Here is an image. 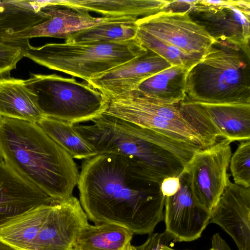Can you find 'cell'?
Instances as JSON below:
<instances>
[{
  "label": "cell",
  "instance_id": "cell-1",
  "mask_svg": "<svg viewBox=\"0 0 250 250\" xmlns=\"http://www.w3.org/2000/svg\"><path fill=\"white\" fill-rule=\"evenodd\" d=\"M77 186L80 204L95 224L149 235L164 220L165 197L159 187L124 156L97 154L84 160Z\"/></svg>",
  "mask_w": 250,
  "mask_h": 250
},
{
  "label": "cell",
  "instance_id": "cell-2",
  "mask_svg": "<svg viewBox=\"0 0 250 250\" xmlns=\"http://www.w3.org/2000/svg\"><path fill=\"white\" fill-rule=\"evenodd\" d=\"M90 122L73 126L97 154L125 157L159 187L164 179L180 176L193 155L203 149L104 113Z\"/></svg>",
  "mask_w": 250,
  "mask_h": 250
},
{
  "label": "cell",
  "instance_id": "cell-3",
  "mask_svg": "<svg viewBox=\"0 0 250 250\" xmlns=\"http://www.w3.org/2000/svg\"><path fill=\"white\" fill-rule=\"evenodd\" d=\"M5 163L56 200L72 196L80 173L74 159L36 124L0 117Z\"/></svg>",
  "mask_w": 250,
  "mask_h": 250
},
{
  "label": "cell",
  "instance_id": "cell-4",
  "mask_svg": "<svg viewBox=\"0 0 250 250\" xmlns=\"http://www.w3.org/2000/svg\"><path fill=\"white\" fill-rule=\"evenodd\" d=\"M183 102L250 104V51L215 41L188 69Z\"/></svg>",
  "mask_w": 250,
  "mask_h": 250
},
{
  "label": "cell",
  "instance_id": "cell-5",
  "mask_svg": "<svg viewBox=\"0 0 250 250\" xmlns=\"http://www.w3.org/2000/svg\"><path fill=\"white\" fill-rule=\"evenodd\" d=\"M147 49L135 37L111 43H47L24 49V57L49 69L88 82L106 72L145 54Z\"/></svg>",
  "mask_w": 250,
  "mask_h": 250
},
{
  "label": "cell",
  "instance_id": "cell-6",
  "mask_svg": "<svg viewBox=\"0 0 250 250\" xmlns=\"http://www.w3.org/2000/svg\"><path fill=\"white\" fill-rule=\"evenodd\" d=\"M25 81L38 96L44 117L80 124L99 116L108 105V98L87 82L56 74L32 73Z\"/></svg>",
  "mask_w": 250,
  "mask_h": 250
},
{
  "label": "cell",
  "instance_id": "cell-7",
  "mask_svg": "<svg viewBox=\"0 0 250 250\" xmlns=\"http://www.w3.org/2000/svg\"><path fill=\"white\" fill-rule=\"evenodd\" d=\"M231 143L223 139L196 152L182 172L194 200L210 212L229 181L228 170L232 155Z\"/></svg>",
  "mask_w": 250,
  "mask_h": 250
},
{
  "label": "cell",
  "instance_id": "cell-8",
  "mask_svg": "<svg viewBox=\"0 0 250 250\" xmlns=\"http://www.w3.org/2000/svg\"><path fill=\"white\" fill-rule=\"evenodd\" d=\"M107 108L103 113L150 129L172 139L208 148L218 138L195 127L169 121L156 115L148 100L133 91L126 95L108 98Z\"/></svg>",
  "mask_w": 250,
  "mask_h": 250
},
{
  "label": "cell",
  "instance_id": "cell-9",
  "mask_svg": "<svg viewBox=\"0 0 250 250\" xmlns=\"http://www.w3.org/2000/svg\"><path fill=\"white\" fill-rule=\"evenodd\" d=\"M197 3L188 12L215 41L250 51V0H228L222 5Z\"/></svg>",
  "mask_w": 250,
  "mask_h": 250
},
{
  "label": "cell",
  "instance_id": "cell-10",
  "mask_svg": "<svg viewBox=\"0 0 250 250\" xmlns=\"http://www.w3.org/2000/svg\"><path fill=\"white\" fill-rule=\"evenodd\" d=\"M137 27L189 54L203 55L215 42L188 12L161 11L139 19Z\"/></svg>",
  "mask_w": 250,
  "mask_h": 250
},
{
  "label": "cell",
  "instance_id": "cell-11",
  "mask_svg": "<svg viewBox=\"0 0 250 250\" xmlns=\"http://www.w3.org/2000/svg\"><path fill=\"white\" fill-rule=\"evenodd\" d=\"M88 220L76 197L72 195L56 201L37 234L33 250H73L80 231L89 224Z\"/></svg>",
  "mask_w": 250,
  "mask_h": 250
},
{
  "label": "cell",
  "instance_id": "cell-12",
  "mask_svg": "<svg viewBox=\"0 0 250 250\" xmlns=\"http://www.w3.org/2000/svg\"><path fill=\"white\" fill-rule=\"evenodd\" d=\"M181 188L174 195L165 197V231L174 242L199 238L210 222V211L193 198L185 174L180 175Z\"/></svg>",
  "mask_w": 250,
  "mask_h": 250
},
{
  "label": "cell",
  "instance_id": "cell-13",
  "mask_svg": "<svg viewBox=\"0 0 250 250\" xmlns=\"http://www.w3.org/2000/svg\"><path fill=\"white\" fill-rule=\"evenodd\" d=\"M209 223L227 232L238 250H250V188L229 180L211 211Z\"/></svg>",
  "mask_w": 250,
  "mask_h": 250
},
{
  "label": "cell",
  "instance_id": "cell-14",
  "mask_svg": "<svg viewBox=\"0 0 250 250\" xmlns=\"http://www.w3.org/2000/svg\"><path fill=\"white\" fill-rule=\"evenodd\" d=\"M50 5L48 13L51 18L49 20L11 34L3 38L2 43L18 45L20 40H29L36 37L66 39L70 35L91 27L135 18L129 17H94L86 11Z\"/></svg>",
  "mask_w": 250,
  "mask_h": 250
},
{
  "label": "cell",
  "instance_id": "cell-15",
  "mask_svg": "<svg viewBox=\"0 0 250 250\" xmlns=\"http://www.w3.org/2000/svg\"><path fill=\"white\" fill-rule=\"evenodd\" d=\"M171 66L164 58L147 49L145 54L87 83L107 98L121 96L135 91L145 80Z\"/></svg>",
  "mask_w": 250,
  "mask_h": 250
},
{
  "label": "cell",
  "instance_id": "cell-16",
  "mask_svg": "<svg viewBox=\"0 0 250 250\" xmlns=\"http://www.w3.org/2000/svg\"><path fill=\"white\" fill-rule=\"evenodd\" d=\"M56 200L4 162L0 165V223L8 217Z\"/></svg>",
  "mask_w": 250,
  "mask_h": 250
},
{
  "label": "cell",
  "instance_id": "cell-17",
  "mask_svg": "<svg viewBox=\"0 0 250 250\" xmlns=\"http://www.w3.org/2000/svg\"><path fill=\"white\" fill-rule=\"evenodd\" d=\"M48 4L101 14L140 19L156 14L170 3L164 0H49Z\"/></svg>",
  "mask_w": 250,
  "mask_h": 250
},
{
  "label": "cell",
  "instance_id": "cell-18",
  "mask_svg": "<svg viewBox=\"0 0 250 250\" xmlns=\"http://www.w3.org/2000/svg\"><path fill=\"white\" fill-rule=\"evenodd\" d=\"M0 117L37 123L44 115L37 94L25 80L0 75Z\"/></svg>",
  "mask_w": 250,
  "mask_h": 250
},
{
  "label": "cell",
  "instance_id": "cell-19",
  "mask_svg": "<svg viewBox=\"0 0 250 250\" xmlns=\"http://www.w3.org/2000/svg\"><path fill=\"white\" fill-rule=\"evenodd\" d=\"M196 103L220 138L231 142L250 140V104Z\"/></svg>",
  "mask_w": 250,
  "mask_h": 250
},
{
  "label": "cell",
  "instance_id": "cell-20",
  "mask_svg": "<svg viewBox=\"0 0 250 250\" xmlns=\"http://www.w3.org/2000/svg\"><path fill=\"white\" fill-rule=\"evenodd\" d=\"M53 204L42 205L5 219L0 223V240L17 250H33L35 240Z\"/></svg>",
  "mask_w": 250,
  "mask_h": 250
},
{
  "label": "cell",
  "instance_id": "cell-21",
  "mask_svg": "<svg viewBox=\"0 0 250 250\" xmlns=\"http://www.w3.org/2000/svg\"><path fill=\"white\" fill-rule=\"evenodd\" d=\"M46 0H0V43L3 38L49 20Z\"/></svg>",
  "mask_w": 250,
  "mask_h": 250
},
{
  "label": "cell",
  "instance_id": "cell-22",
  "mask_svg": "<svg viewBox=\"0 0 250 250\" xmlns=\"http://www.w3.org/2000/svg\"><path fill=\"white\" fill-rule=\"evenodd\" d=\"M188 69L171 66L145 80L134 92L159 104H179L186 97V77Z\"/></svg>",
  "mask_w": 250,
  "mask_h": 250
},
{
  "label": "cell",
  "instance_id": "cell-23",
  "mask_svg": "<svg viewBox=\"0 0 250 250\" xmlns=\"http://www.w3.org/2000/svg\"><path fill=\"white\" fill-rule=\"evenodd\" d=\"M133 234L112 224H88L80 231L73 250H127Z\"/></svg>",
  "mask_w": 250,
  "mask_h": 250
},
{
  "label": "cell",
  "instance_id": "cell-24",
  "mask_svg": "<svg viewBox=\"0 0 250 250\" xmlns=\"http://www.w3.org/2000/svg\"><path fill=\"white\" fill-rule=\"evenodd\" d=\"M36 124L73 159L85 160L97 155L76 131L73 124L47 117H43Z\"/></svg>",
  "mask_w": 250,
  "mask_h": 250
},
{
  "label": "cell",
  "instance_id": "cell-25",
  "mask_svg": "<svg viewBox=\"0 0 250 250\" xmlns=\"http://www.w3.org/2000/svg\"><path fill=\"white\" fill-rule=\"evenodd\" d=\"M136 18L104 23L82 30L65 39L67 43H111L127 41L136 37Z\"/></svg>",
  "mask_w": 250,
  "mask_h": 250
},
{
  "label": "cell",
  "instance_id": "cell-26",
  "mask_svg": "<svg viewBox=\"0 0 250 250\" xmlns=\"http://www.w3.org/2000/svg\"><path fill=\"white\" fill-rule=\"evenodd\" d=\"M136 38L145 48L164 58L171 66H183L189 68L203 56L185 52L138 27Z\"/></svg>",
  "mask_w": 250,
  "mask_h": 250
},
{
  "label": "cell",
  "instance_id": "cell-27",
  "mask_svg": "<svg viewBox=\"0 0 250 250\" xmlns=\"http://www.w3.org/2000/svg\"><path fill=\"white\" fill-rule=\"evenodd\" d=\"M229 166L234 183L250 188V140L239 144L231 155Z\"/></svg>",
  "mask_w": 250,
  "mask_h": 250
},
{
  "label": "cell",
  "instance_id": "cell-28",
  "mask_svg": "<svg viewBox=\"0 0 250 250\" xmlns=\"http://www.w3.org/2000/svg\"><path fill=\"white\" fill-rule=\"evenodd\" d=\"M23 57L24 49L22 47L0 43V75L10 74Z\"/></svg>",
  "mask_w": 250,
  "mask_h": 250
},
{
  "label": "cell",
  "instance_id": "cell-29",
  "mask_svg": "<svg viewBox=\"0 0 250 250\" xmlns=\"http://www.w3.org/2000/svg\"><path fill=\"white\" fill-rule=\"evenodd\" d=\"M173 240L171 236L165 231L162 233H151L142 245H129L127 250H159L163 246H168Z\"/></svg>",
  "mask_w": 250,
  "mask_h": 250
},
{
  "label": "cell",
  "instance_id": "cell-30",
  "mask_svg": "<svg viewBox=\"0 0 250 250\" xmlns=\"http://www.w3.org/2000/svg\"><path fill=\"white\" fill-rule=\"evenodd\" d=\"M180 176H169L164 179L159 185L160 190L165 197H170L175 194L180 189Z\"/></svg>",
  "mask_w": 250,
  "mask_h": 250
},
{
  "label": "cell",
  "instance_id": "cell-31",
  "mask_svg": "<svg viewBox=\"0 0 250 250\" xmlns=\"http://www.w3.org/2000/svg\"><path fill=\"white\" fill-rule=\"evenodd\" d=\"M198 2L196 0H170V3L162 11L172 12H186Z\"/></svg>",
  "mask_w": 250,
  "mask_h": 250
},
{
  "label": "cell",
  "instance_id": "cell-32",
  "mask_svg": "<svg viewBox=\"0 0 250 250\" xmlns=\"http://www.w3.org/2000/svg\"><path fill=\"white\" fill-rule=\"evenodd\" d=\"M211 248L209 250H231L226 242L218 233L214 234L211 238ZM159 250H177L168 246H163Z\"/></svg>",
  "mask_w": 250,
  "mask_h": 250
},
{
  "label": "cell",
  "instance_id": "cell-33",
  "mask_svg": "<svg viewBox=\"0 0 250 250\" xmlns=\"http://www.w3.org/2000/svg\"><path fill=\"white\" fill-rule=\"evenodd\" d=\"M0 250H17L15 248L0 240Z\"/></svg>",
  "mask_w": 250,
  "mask_h": 250
},
{
  "label": "cell",
  "instance_id": "cell-34",
  "mask_svg": "<svg viewBox=\"0 0 250 250\" xmlns=\"http://www.w3.org/2000/svg\"><path fill=\"white\" fill-rule=\"evenodd\" d=\"M3 162H4V161L0 152V165Z\"/></svg>",
  "mask_w": 250,
  "mask_h": 250
}]
</instances>
